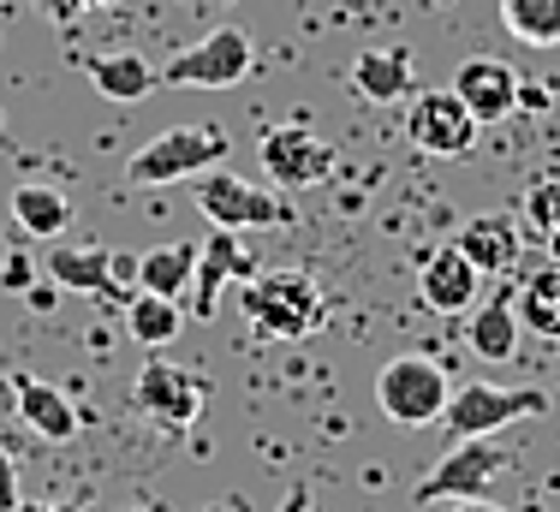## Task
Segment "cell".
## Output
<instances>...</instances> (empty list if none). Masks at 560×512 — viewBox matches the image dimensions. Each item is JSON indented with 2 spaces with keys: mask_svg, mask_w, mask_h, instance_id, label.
I'll return each mask as SVG.
<instances>
[{
  "mask_svg": "<svg viewBox=\"0 0 560 512\" xmlns=\"http://www.w3.org/2000/svg\"><path fill=\"white\" fill-rule=\"evenodd\" d=\"M48 280L60 292H78V299H126L131 304V292H119V280H114V251H102V245H55L48 251Z\"/></svg>",
  "mask_w": 560,
  "mask_h": 512,
  "instance_id": "obj_14",
  "label": "cell"
},
{
  "mask_svg": "<svg viewBox=\"0 0 560 512\" xmlns=\"http://www.w3.org/2000/svg\"><path fill=\"white\" fill-rule=\"evenodd\" d=\"M513 310H518V328L542 334V340H560V268L555 263L530 268L513 292Z\"/></svg>",
  "mask_w": 560,
  "mask_h": 512,
  "instance_id": "obj_20",
  "label": "cell"
},
{
  "mask_svg": "<svg viewBox=\"0 0 560 512\" xmlns=\"http://www.w3.org/2000/svg\"><path fill=\"white\" fill-rule=\"evenodd\" d=\"M197 275V245H155L138 256V292H162V299H185Z\"/></svg>",
  "mask_w": 560,
  "mask_h": 512,
  "instance_id": "obj_23",
  "label": "cell"
},
{
  "mask_svg": "<svg viewBox=\"0 0 560 512\" xmlns=\"http://www.w3.org/2000/svg\"><path fill=\"white\" fill-rule=\"evenodd\" d=\"M221 161H226L221 126H173L126 161V179L131 185H173V179H197V173L221 167Z\"/></svg>",
  "mask_w": 560,
  "mask_h": 512,
  "instance_id": "obj_5",
  "label": "cell"
},
{
  "mask_svg": "<svg viewBox=\"0 0 560 512\" xmlns=\"http://www.w3.org/2000/svg\"><path fill=\"white\" fill-rule=\"evenodd\" d=\"M549 411V394L542 387H495V382H453V399L442 411L447 435H501V429L525 423V417Z\"/></svg>",
  "mask_w": 560,
  "mask_h": 512,
  "instance_id": "obj_4",
  "label": "cell"
},
{
  "mask_svg": "<svg viewBox=\"0 0 560 512\" xmlns=\"http://www.w3.org/2000/svg\"><path fill=\"white\" fill-rule=\"evenodd\" d=\"M0 507L19 512V465H12L7 447H0Z\"/></svg>",
  "mask_w": 560,
  "mask_h": 512,
  "instance_id": "obj_28",
  "label": "cell"
},
{
  "mask_svg": "<svg viewBox=\"0 0 560 512\" xmlns=\"http://www.w3.org/2000/svg\"><path fill=\"white\" fill-rule=\"evenodd\" d=\"M12 221L24 226L31 238H60L66 226H72V197L60 191V185H19L12 191Z\"/></svg>",
  "mask_w": 560,
  "mask_h": 512,
  "instance_id": "obj_21",
  "label": "cell"
},
{
  "mask_svg": "<svg viewBox=\"0 0 560 512\" xmlns=\"http://www.w3.org/2000/svg\"><path fill=\"white\" fill-rule=\"evenodd\" d=\"M19 512H84L78 501H48V507H19Z\"/></svg>",
  "mask_w": 560,
  "mask_h": 512,
  "instance_id": "obj_32",
  "label": "cell"
},
{
  "mask_svg": "<svg viewBox=\"0 0 560 512\" xmlns=\"http://www.w3.org/2000/svg\"><path fill=\"white\" fill-rule=\"evenodd\" d=\"M0 280H7V292H19V299H24V292L36 287V268H31V256H24V251H12L7 263H0Z\"/></svg>",
  "mask_w": 560,
  "mask_h": 512,
  "instance_id": "obj_26",
  "label": "cell"
},
{
  "mask_svg": "<svg viewBox=\"0 0 560 512\" xmlns=\"http://www.w3.org/2000/svg\"><path fill=\"white\" fill-rule=\"evenodd\" d=\"M513 470V447H501L495 435H465L411 482L418 507H447V501H489L495 482Z\"/></svg>",
  "mask_w": 560,
  "mask_h": 512,
  "instance_id": "obj_2",
  "label": "cell"
},
{
  "mask_svg": "<svg viewBox=\"0 0 560 512\" xmlns=\"http://www.w3.org/2000/svg\"><path fill=\"white\" fill-rule=\"evenodd\" d=\"M501 24L525 48H560V0H501Z\"/></svg>",
  "mask_w": 560,
  "mask_h": 512,
  "instance_id": "obj_24",
  "label": "cell"
},
{
  "mask_svg": "<svg viewBox=\"0 0 560 512\" xmlns=\"http://www.w3.org/2000/svg\"><path fill=\"white\" fill-rule=\"evenodd\" d=\"M36 7H43V19H55V24H66V31H72V24L90 12V0H36Z\"/></svg>",
  "mask_w": 560,
  "mask_h": 512,
  "instance_id": "obj_27",
  "label": "cell"
},
{
  "mask_svg": "<svg viewBox=\"0 0 560 512\" xmlns=\"http://www.w3.org/2000/svg\"><path fill=\"white\" fill-rule=\"evenodd\" d=\"M238 310L262 340H311L328 316V299L304 268H257L238 292Z\"/></svg>",
  "mask_w": 560,
  "mask_h": 512,
  "instance_id": "obj_1",
  "label": "cell"
},
{
  "mask_svg": "<svg viewBox=\"0 0 560 512\" xmlns=\"http://www.w3.org/2000/svg\"><path fill=\"white\" fill-rule=\"evenodd\" d=\"M447 512H506V507H495V494H489V501H447Z\"/></svg>",
  "mask_w": 560,
  "mask_h": 512,
  "instance_id": "obj_31",
  "label": "cell"
},
{
  "mask_svg": "<svg viewBox=\"0 0 560 512\" xmlns=\"http://www.w3.org/2000/svg\"><path fill=\"white\" fill-rule=\"evenodd\" d=\"M453 245H459L465 263L489 280V275H506V268L518 263V226L506 221V214H471Z\"/></svg>",
  "mask_w": 560,
  "mask_h": 512,
  "instance_id": "obj_18",
  "label": "cell"
},
{
  "mask_svg": "<svg viewBox=\"0 0 560 512\" xmlns=\"http://www.w3.org/2000/svg\"><path fill=\"white\" fill-rule=\"evenodd\" d=\"M311 507H316L311 482H292V489H287V501H280V512H311Z\"/></svg>",
  "mask_w": 560,
  "mask_h": 512,
  "instance_id": "obj_29",
  "label": "cell"
},
{
  "mask_svg": "<svg viewBox=\"0 0 560 512\" xmlns=\"http://www.w3.org/2000/svg\"><path fill=\"white\" fill-rule=\"evenodd\" d=\"M418 299L435 316H471L477 299H483V275L459 256V245H442L435 256H423V268H418Z\"/></svg>",
  "mask_w": 560,
  "mask_h": 512,
  "instance_id": "obj_12",
  "label": "cell"
},
{
  "mask_svg": "<svg viewBox=\"0 0 560 512\" xmlns=\"http://www.w3.org/2000/svg\"><path fill=\"white\" fill-rule=\"evenodd\" d=\"M352 90L376 107L411 102L418 96V66H411V48H364L352 60Z\"/></svg>",
  "mask_w": 560,
  "mask_h": 512,
  "instance_id": "obj_15",
  "label": "cell"
},
{
  "mask_svg": "<svg viewBox=\"0 0 560 512\" xmlns=\"http://www.w3.org/2000/svg\"><path fill=\"white\" fill-rule=\"evenodd\" d=\"M131 512H143V507H131Z\"/></svg>",
  "mask_w": 560,
  "mask_h": 512,
  "instance_id": "obj_35",
  "label": "cell"
},
{
  "mask_svg": "<svg viewBox=\"0 0 560 512\" xmlns=\"http://www.w3.org/2000/svg\"><path fill=\"white\" fill-rule=\"evenodd\" d=\"M197 209H203L221 233H250V226H287L292 221L287 197H275L269 185L245 179V173H226V167L197 173Z\"/></svg>",
  "mask_w": 560,
  "mask_h": 512,
  "instance_id": "obj_6",
  "label": "cell"
},
{
  "mask_svg": "<svg viewBox=\"0 0 560 512\" xmlns=\"http://www.w3.org/2000/svg\"><path fill=\"white\" fill-rule=\"evenodd\" d=\"M84 78L96 84L102 102H119V107H138L155 84H162V72L150 66V54H138V48L90 54V60H84Z\"/></svg>",
  "mask_w": 560,
  "mask_h": 512,
  "instance_id": "obj_16",
  "label": "cell"
},
{
  "mask_svg": "<svg viewBox=\"0 0 560 512\" xmlns=\"http://www.w3.org/2000/svg\"><path fill=\"white\" fill-rule=\"evenodd\" d=\"M447 399H453L447 370H442L435 358H423V352H399V358H388V363L376 370V406H382V417H388V423H399V429L442 423Z\"/></svg>",
  "mask_w": 560,
  "mask_h": 512,
  "instance_id": "obj_3",
  "label": "cell"
},
{
  "mask_svg": "<svg viewBox=\"0 0 560 512\" xmlns=\"http://www.w3.org/2000/svg\"><path fill=\"white\" fill-rule=\"evenodd\" d=\"M465 346H471V358H483V363H506V358L518 352V310H513V292L477 299L471 322H465Z\"/></svg>",
  "mask_w": 560,
  "mask_h": 512,
  "instance_id": "obj_19",
  "label": "cell"
},
{
  "mask_svg": "<svg viewBox=\"0 0 560 512\" xmlns=\"http://www.w3.org/2000/svg\"><path fill=\"white\" fill-rule=\"evenodd\" d=\"M131 399H138L143 417H155L162 429H191L197 411H203V375L185 370V363H167V358H150L131 382Z\"/></svg>",
  "mask_w": 560,
  "mask_h": 512,
  "instance_id": "obj_10",
  "label": "cell"
},
{
  "mask_svg": "<svg viewBox=\"0 0 560 512\" xmlns=\"http://www.w3.org/2000/svg\"><path fill=\"white\" fill-rule=\"evenodd\" d=\"M24 304H31V310H48V304H55V287H43V280H36V287L24 292Z\"/></svg>",
  "mask_w": 560,
  "mask_h": 512,
  "instance_id": "obj_30",
  "label": "cell"
},
{
  "mask_svg": "<svg viewBox=\"0 0 560 512\" xmlns=\"http://www.w3.org/2000/svg\"><path fill=\"white\" fill-rule=\"evenodd\" d=\"M257 155H262V173H269L280 191H311V185H323L328 173H335V143L316 138L311 126H275V131H262Z\"/></svg>",
  "mask_w": 560,
  "mask_h": 512,
  "instance_id": "obj_9",
  "label": "cell"
},
{
  "mask_svg": "<svg viewBox=\"0 0 560 512\" xmlns=\"http://www.w3.org/2000/svg\"><path fill=\"white\" fill-rule=\"evenodd\" d=\"M477 131H483V126H477L471 107L453 96V90H418V96L406 102V138L418 143L423 155H435V161L471 155Z\"/></svg>",
  "mask_w": 560,
  "mask_h": 512,
  "instance_id": "obj_8",
  "label": "cell"
},
{
  "mask_svg": "<svg viewBox=\"0 0 560 512\" xmlns=\"http://www.w3.org/2000/svg\"><path fill=\"white\" fill-rule=\"evenodd\" d=\"M250 275H257V256L238 245V233H221V226H215V238H203V245H197V275H191V287H197L191 292L197 322L215 316V299H221L226 280H250Z\"/></svg>",
  "mask_w": 560,
  "mask_h": 512,
  "instance_id": "obj_13",
  "label": "cell"
},
{
  "mask_svg": "<svg viewBox=\"0 0 560 512\" xmlns=\"http://www.w3.org/2000/svg\"><path fill=\"white\" fill-rule=\"evenodd\" d=\"M126 328H131V340H138L143 352H162V346L179 340L185 310H179V299H162V292H131V304H126Z\"/></svg>",
  "mask_w": 560,
  "mask_h": 512,
  "instance_id": "obj_22",
  "label": "cell"
},
{
  "mask_svg": "<svg viewBox=\"0 0 560 512\" xmlns=\"http://www.w3.org/2000/svg\"><path fill=\"white\" fill-rule=\"evenodd\" d=\"M0 512H7V507H0Z\"/></svg>",
  "mask_w": 560,
  "mask_h": 512,
  "instance_id": "obj_36",
  "label": "cell"
},
{
  "mask_svg": "<svg viewBox=\"0 0 560 512\" xmlns=\"http://www.w3.org/2000/svg\"><path fill=\"white\" fill-rule=\"evenodd\" d=\"M257 66V43H250L238 24H221L209 31L203 43H191L185 54H173L162 66V84H179V90H233L250 78Z\"/></svg>",
  "mask_w": 560,
  "mask_h": 512,
  "instance_id": "obj_7",
  "label": "cell"
},
{
  "mask_svg": "<svg viewBox=\"0 0 560 512\" xmlns=\"http://www.w3.org/2000/svg\"><path fill=\"white\" fill-rule=\"evenodd\" d=\"M90 7H119V0H90Z\"/></svg>",
  "mask_w": 560,
  "mask_h": 512,
  "instance_id": "obj_34",
  "label": "cell"
},
{
  "mask_svg": "<svg viewBox=\"0 0 560 512\" xmlns=\"http://www.w3.org/2000/svg\"><path fill=\"white\" fill-rule=\"evenodd\" d=\"M549 263L560 268V226H555V233H549Z\"/></svg>",
  "mask_w": 560,
  "mask_h": 512,
  "instance_id": "obj_33",
  "label": "cell"
},
{
  "mask_svg": "<svg viewBox=\"0 0 560 512\" xmlns=\"http://www.w3.org/2000/svg\"><path fill=\"white\" fill-rule=\"evenodd\" d=\"M453 96L471 107L477 126H495V119L518 114V72L495 54H477V60H465L459 72H453Z\"/></svg>",
  "mask_w": 560,
  "mask_h": 512,
  "instance_id": "obj_11",
  "label": "cell"
},
{
  "mask_svg": "<svg viewBox=\"0 0 560 512\" xmlns=\"http://www.w3.org/2000/svg\"><path fill=\"white\" fill-rule=\"evenodd\" d=\"M12 387H19V417L36 429V441L60 447L78 435V406L66 399V387L43 382V375H12Z\"/></svg>",
  "mask_w": 560,
  "mask_h": 512,
  "instance_id": "obj_17",
  "label": "cell"
},
{
  "mask_svg": "<svg viewBox=\"0 0 560 512\" xmlns=\"http://www.w3.org/2000/svg\"><path fill=\"white\" fill-rule=\"evenodd\" d=\"M525 214L542 226V233H555V226H560V179L530 185V191H525Z\"/></svg>",
  "mask_w": 560,
  "mask_h": 512,
  "instance_id": "obj_25",
  "label": "cell"
}]
</instances>
